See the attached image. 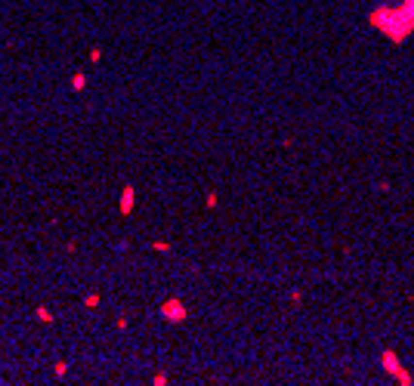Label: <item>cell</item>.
<instances>
[{"instance_id":"cell-1","label":"cell","mask_w":414,"mask_h":386,"mask_svg":"<svg viewBox=\"0 0 414 386\" xmlns=\"http://www.w3.org/2000/svg\"><path fill=\"white\" fill-rule=\"evenodd\" d=\"M377 31H380V34H386L393 44H405L408 34L414 31V10H411L408 0L399 3V6H390V16H386V22L380 25Z\"/></svg>"},{"instance_id":"cell-2","label":"cell","mask_w":414,"mask_h":386,"mask_svg":"<svg viewBox=\"0 0 414 386\" xmlns=\"http://www.w3.org/2000/svg\"><path fill=\"white\" fill-rule=\"evenodd\" d=\"M158 315H161L164 322H170V324H182L185 318H189V306H185L180 297H167L164 303L158 306Z\"/></svg>"},{"instance_id":"cell-3","label":"cell","mask_w":414,"mask_h":386,"mask_svg":"<svg viewBox=\"0 0 414 386\" xmlns=\"http://www.w3.org/2000/svg\"><path fill=\"white\" fill-rule=\"evenodd\" d=\"M133 204H136V189H133V182H127L121 189V201H117V213L121 216H130L133 213Z\"/></svg>"},{"instance_id":"cell-4","label":"cell","mask_w":414,"mask_h":386,"mask_svg":"<svg viewBox=\"0 0 414 386\" xmlns=\"http://www.w3.org/2000/svg\"><path fill=\"white\" fill-rule=\"evenodd\" d=\"M380 368H383V371L393 377V374L402 368V365H399V355H396L393 349H383V352H380Z\"/></svg>"},{"instance_id":"cell-5","label":"cell","mask_w":414,"mask_h":386,"mask_svg":"<svg viewBox=\"0 0 414 386\" xmlns=\"http://www.w3.org/2000/svg\"><path fill=\"white\" fill-rule=\"evenodd\" d=\"M34 318H37L40 324H53V322H56V315L50 312L47 306H34Z\"/></svg>"},{"instance_id":"cell-6","label":"cell","mask_w":414,"mask_h":386,"mask_svg":"<svg viewBox=\"0 0 414 386\" xmlns=\"http://www.w3.org/2000/svg\"><path fill=\"white\" fill-rule=\"evenodd\" d=\"M83 87H87L83 71H74V74H71V90H74V93H83Z\"/></svg>"},{"instance_id":"cell-7","label":"cell","mask_w":414,"mask_h":386,"mask_svg":"<svg viewBox=\"0 0 414 386\" xmlns=\"http://www.w3.org/2000/svg\"><path fill=\"white\" fill-rule=\"evenodd\" d=\"M393 377H396V383H399V386H411V383H414L411 371H405V368H399V371H396Z\"/></svg>"},{"instance_id":"cell-8","label":"cell","mask_w":414,"mask_h":386,"mask_svg":"<svg viewBox=\"0 0 414 386\" xmlns=\"http://www.w3.org/2000/svg\"><path fill=\"white\" fill-rule=\"evenodd\" d=\"M65 374H68V362H65V358H59V362L53 365V377H56V380H62Z\"/></svg>"},{"instance_id":"cell-9","label":"cell","mask_w":414,"mask_h":386,"mask_svg":"<svg viewBox=\"0 0 414 386\" xmlns=\"http://www.w3.org/2000/svg\"><path fill=\"white\" fill-rule=\"evenodd\" d=\"M151 250H155V254H170V241L155 238V241H151Z\"/></svg>"},{"instance_id":"cell-10","label":"cell","mask_w":414,"mask_h":386,"mask_svg":"<svg viewBox=\"0 0 414 386\" xmlns=\"http://www.w3.org/2000/svg\"><path fill=\"white\" fill-rule=\"evenodd\" d=\"M204 207H207V210H214V207H219V195H216L214 189H210L207 195H204Z\"/></svg>"},{"instance_id":"cell-11","label":"cell","mask_w":414,"mask_h":386,"mask_svg":"<svg viewBox=\"0 0 414 386\" xmlns=\"http://www.w3.org/2000/svg\"><path fill=\"white\" fill-rule=\"evenodd\" d=\"M99 303H102V297H99L96 290H93V293H87V297H83V306H87V309H96Z\"/></svg>"},{"instance_id":"cell-12","label":"cell","mask_w":414,"mask_h":386,"mask_svg":"<svg viewBox=\"0 0 414 386\" xmlns=\"http://www.w3.org/2000/svg\"><path fill=\"white\" fill-rule=\"evenodd\" d=\"M167 383H170V377H167L164 371H158L155 377H151V386H167Z\"/></svg>"},{"instance_id":"cell-13","label":"cell","mask_w":414,"mask_h":386,"mask_svg":"<svg viewBox=\"0 0 414 386\" xmlns=\"http://www.w3.org/2000/svg\"><path fill=\"white\" fill-rule=\"evenodd\" d=\"M87 59H90V62H102V47H93L90 53H87Z\"/></svg>"},{"instance_id":"cell-14","label":"cell","mask_w":414,"mask_h":386,"mask_svg":"<svg viewBox=\"0 0 414 386\" xmlns=\"http://www.w3.org/2000/svg\"><path fill=\"white\" fill-rule=\"evenodd\" d=\"M291 303H294V306L303 303V290H291Z\"/></svg>"},{"instance_id":"cell-15","label":"cell","mask_w":414,"mask_h":386,"mask_svg":"<svg viewBox=\"0 0 414 386\" xmlns=\"http://www.w3.org/2000/svg\"><path fill=\"white\" fill-rule=\"evenodd\" d=\"M115 328H117V331H127V315H121V318H117V322H115Z\"/></svg>"},{"instance_id":"cell-16","label":"cell","mask_w":414,"mask_h":386,"mask_svg":"<svg viewBox=\"0 0 414 386\" xmlns=\"http://www.w3.org/2000/svg\"><path fill=\"white\" fill-rule=\"evenodd\" d=\"M408 3H411V10H414V0H408Z\"/></svg>"}]
</instances>
